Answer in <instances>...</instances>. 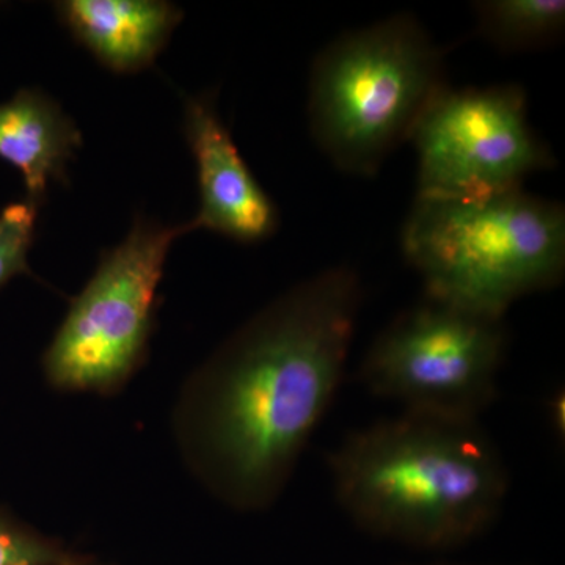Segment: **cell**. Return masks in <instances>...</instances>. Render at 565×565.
<instances>
[{"mask_svg":"<svg viewBox=\"0 0 565 565\" xmlns=\"http://www.w3.org/2000/svg\"><path fill=\"white\" fill-rule=\"evenodd\" d=\"M334 266L275 297L182 385L172 429L189 473L226 508L269 509L329 411L362 308Z\"/></svg>","mask_w":565,"mask_h":565,"instance_id":"6da1fadb","label":"cell"},{"mask_svg":"<svg viewBox=\"0 0 565 565\" xmlns=\"http://www.w3.org/2000/svg\"><path fill=\"white\" fill-rule=\"evenodd\" d=\"M334 498L356 527L448 552L497 522L508 468L479 422L407 414L349 434L329 457Z\"/></svg>","mask_w":565,"mask_h":565,"instance_id":"7a4b0ae2","label":"cell"},{"mask_svg":"<svg viewBox=\"0 0 565 565\" xmlns=\"http://www.w3.org/2000/svg\"><path fill=\"white\" fill-rule=\"evenodd\" d=\"M448 52L411 13L341 33L327 44L311 65L307 104L310 134L322 154L340 172L377 177L449 85Z\"/></svg>","mask_w":565,"mask_h":565,"instance_id":"3957f363","label":"cell"},{"mask_svg":"<svg viewBox=\"0 0 565 565\" xmlns=\"http://www.w3.org/2000/svg\"><path fill=\"white\" fill-rule=\"evenodd\" d=\"M401 248L424 296L505 318L523 297L563 282L565 210L525 191L481 202L415 196Z\"/></svg>","mask_w":565,"mask_h":565,"instance_id":"277c9868","label":"cell"},{"mask_svg":"<svg viewBox=\"0 0 565 565\" xmlns=\"http://www.w3.org/2000/svg\"><path fill=\"white\" fill-rule=\"evenodd\" d=\"M192 232L191 222L166 225L139 214L122 243L103 252L43 353L52 388L114 396L128 385L150 349L167 256Z\"/></svg>","mask_w":565,"mask_h":565,"instance_id":"5b68a950","label":"cell"},{"mask_svg":"<svg viewBox=\"0 0 565 565\" xmlns=\"http://www.w3.org/2000/svg\"><path fill=\"white\" fill-rule=\"evenodd\" d=\"M508 341L505 318L424 296L377 334L360 381L407 414L479 422L497 401Z\"/></svg>","mask_w":565,"mask_h":565,"instance_id":"8992f818","label":"cell"},{"mask_svg":"<svg viewBox=\"0 0 565 565\" xmlns=\"http://www.w3.org/2000/svg\"><path fill=\"white\" fill-rule=\"evenodd\" d=\"M418 158L419 199L481 202L523 191L531 174L556 167L527 120L519 84L446 85L411 137Z\"/></svg>","mask_w":565,"mask_h":565,"instance_id":"52a82bcc","label":"cell"},{"mask_svg":"<svg viewBox=\"0 0 565 565\" xmlns=\"http://www.w3.org/2000/svg\"><path fill=\"white\" fill-rule=\"evenodd\" d=\"M184 136L199 178L200 207L189 221L193 232L206 230L244 245L270 239L280 228V212L237 150L215 92L185 98Z\"/></svg>","mask_w":565,"mask_h":565,"instance_id":"ba28073f","label":"cell"},{"mask_svg":"<svg viewBox=\"0 0 565 565\" xmlns=\"http://www.w3.org/2000/svg\"><path fill=\"white\" fill-rule=\"evenodd\" d=\"M54 10L76 43L117 74L150 68L184 17L166 0H61Z\"/></svg>","mask_w":565,"mask_h":565,"instance_id":"9c48e42d","label":"cell"},{"mask_svg":"<svg viewBox=\"0 0 565 565\" xmlns=\"http://www.w3.org/2000/svg\"><path fill=\"white\" fill-rule=\"evenodd\" d=\"M82 147V132L51 96L22 88L0 104V159L20 170L25 199L39 204L51 182L68 184V162Z\"/></svg>","mask_w":565,"mask_h":565,"instance_id":"30bf717a","label":"cell"},{"mask_svg":"<svg viewBox=\"0 0 565 565\" xmlns=\"http://www.w3.org/2000/svg\"><path fill=\"white\" fill-rule=\"evenodd\" d=\"M473 11L476 35L505 54L542 50L565 31L564 0H481Z\"/></svg>","mask_w":565,"mask_h":565,"instance_id":"8fae6325","label":"cell"},{"mask_svg":"<svg viewBox=\"0 0 565 565\" xmlns=\"http://www.w3.org/2000/svg\"><path fill=\"white\" fill-rule=\"evenodd\" d=\"M90 559L0 508V565H87Z\"/></svg>","mask_w":565,"mask_h":565,"instance_id":"7c38bea8","label":"cell"},{"mask_svg":"<svg viewBox=\"0 0 565 565\" xmlns=\"http://www.w3.org/2000/svg\"><path fill=\"white\" fill-rule=\"evenodd\" d=\"M39 204L24 199L0 211V288L18 275H31L29 252L35 241Z\"/></svg>","mask_w":565,"mask_h":565,"instance_id":"4fadbf2b","label":"cell"},{"mask_svg":"<svg viewBox=\"0 0 565 565\" xmlns=\"http://www.w3.org/2000/svg\"><path fill=\"white\" fill-rule=\"evenodd\" d=\"M87 565H110V564H102V563H98V561H95V559H93V557H92L90 563H88Z\"/></svg>","mask_w":565,"mask_h":565,"instance_id":"5bb4252c","label":"cell"},{"mask_svg":"<svg viewBox=\"0 0 565 565\" xmlns=\"http://www.w3.org/2000/svg\"><path fill=\"white\" fill-rule=\"evenodd\" d=\"M435 565H449V564H435Z\"/></svg>","mask_w":565,"mask_h":565,"instance_id":"9a60e30c","label":"cell"}]
</instances>
